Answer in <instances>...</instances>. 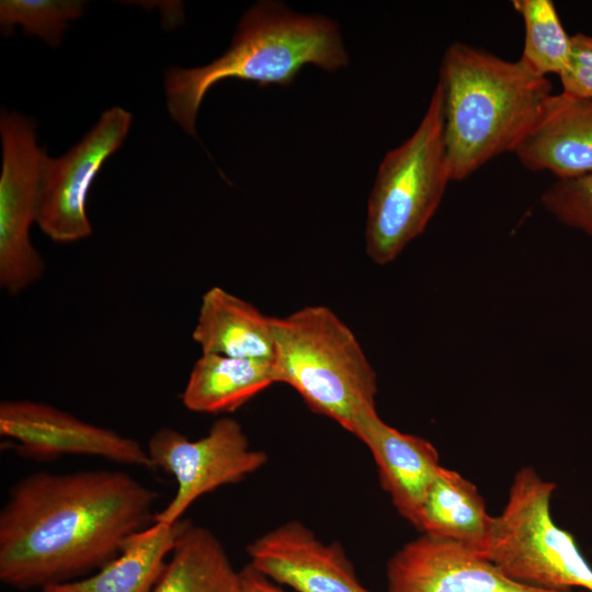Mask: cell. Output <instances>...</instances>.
<instances>
[{
	"mask_svg": "<svg viewBox=\"0 0 592 592\" xmlns=\"http://www.w3.org/2000/svg\"><path fill=\"white\" fill-rule=\"evenodd\" d=\"M493 516L477 487L455 470L440 467L424 499L418 531L465 545L485 556Z\"/></svg>",
	"mask_w": 592,
	"mask_h": 592,
	"instance_id": "e0dca14e",
	"label": "cell"
},
{
	"mask_svg": "<svg viewBox=\"0 0 592 592\" xmlns=\"http://www.w3.org/2000/svg\"><path fill=\"white\" fill-rule=\"evenodd\" d=\"M0 434L14 441L12 447L20 456L31 459L96 456L152 469L147 449L138 441L44 402L2 400Z\"/></svg>",
	"mask_w": 592,
	"mask_h": 592,
	"instance_id": "30bf717a",
	"label": "cell"
},
{
	"mask_svg": "<svg viewBox=\"0 0 592 592\" xmlns=\"http://www.w3.org/2000/svg\"><path fill=\"white\" fill-rule=\"evenodd\" d=\"M555 483L532 467L514 475L502 512L493 516L485 556L511 579L538 589L592 592V567L574 537L551 516Z\"/></svg>",
	"mask_w": 592,
	"mask_h": 592,
	"instance_id": "8992f818",
	"label": "cell"
},
{
	"mask_svg": "<svg viewBox=\"0 0 592 592\" xmlns=\"http://www.w3.org/2000/svg\"><path fill=\"white\" fill-rule=\"evenodd\" d=\"M272 330L276 383L354 434L360 418L376 409L377 375L352 330L321 305L272 317Z\"/></svg>",
	"mask_w": 592,
	"mask_h": 592,
	"instance_id": "277c9868",
	"label": "cell"
},
{
	"mask_svg": "<svg viewBox=\"0 0 592 592\" xmlns=\"http://www.w3.org/2000/svg\"><path fill=\"white\" fill-rule=\"evenodd\" d=\"M307 64L327 71L346 66L337 24L325 16L294 13L280 2L260 1L242 15L224 55L202 67L166 71L169 114L195 136L201 103L214 84L237 78L261 87L287 86Z\"/></svg>",
	"mask_w": 592,
	"mask_h": 592,
	"instance_id": "3957f363",
	"label": "cell"
},
{
	"mask_svg": "<svg viewBox=\"0 0 592 592\" xmlns=\"http://www.w3.org/2000/svg\"><path fill=\"white\" fill-rule=\"evenodd\" d=\"M386 576L387 592H572L520 583L478 551L424 534L391 556Z\"/></svg>",
	"mask_w": 592,
	"mask_h": 592,
	"instance_id": "8fae6325",
	"label": "cell"
},
{
	"mask_svg": "<svg viewBox=\"0 0 592 592\" xmlns=\"http://www.w3.org/2000/svg\"><path fill=\"white\" fill-rule=\"evenodd\" d=\"M2 164L0 173V284L18 294L35 283L44 262L30 239L35 223L41 162L35 126L15 111L0 115Z\"/></svg>",
	"mask_w": 592,
	"mask_h": 592,
	"instance_id": "ba28073f",
	"label": "cell"
},
{
	"mask_svg": "<svg viewBox=\"0 0 592 592\" xmlns=\"http://www.w3.org/2000/svg\"><path fill=\"white\" fill-rule=\"evenodd\" d=\"M247 553L252 568L296 592H373L339 543H325L297 520L262 534Z\"/></svg>",
	"mask_w": 592,
	"mask_h": 592,
	"instance_id": "7c38bea8",
	"label": "cell"
},
{
	"mask_svg": "<svg viewBox=\"0 0 592 592\" xmlns=\"http://www.w3.org/2000/svg\"><path fill=\"white\" fill-rule=\"evenodd\" d=\"M152 592H242L240 570L212 531L187 521Z\"/></svg>",
	"mask_w": 592,
	"mask_h": 592,
	"instance_id": "d6986e66",
	"label": "cell"
},
{
	"mask_svg": "<svg viewBox=\"0 0 592 592\" xmlns=\"http://www.w3.org/2000/svg\"><path fill=\"white\" fill-rule=\"evenodd\" d=\"M275 383L272 361L202 353L180 398L193 412H234Z\"/></svg>",
	"mask_w": 592,
	"mask_h": 592,
	"instance_id": "ac0fdd59",
	"label": "cell"
},
{
	"mask_svg": "<svg viewBox=\"0 0 592 592\" xmlns=\"http://www.w3.org/2000/svg\"><path fill=\"white\" fill-rule=\"evenodd\" d=\"M152 469L174 477L177 491L153 522L174 524L201 497L239 482L266 465L269 456L250 446L242 425L235 419L216 420L206 435L190 440L172 428L157 430L148 442ZM152 522V523H153Z\"/></svg>",
	"mask_w": 592,
	"mask_h": 592,
	"instance_id": "52a82bcc",
	"label": "cell"
},
{
	"mask_svg": "<svg viewBox=\"0 0 592 592\" xmlns=\"http://www.w3.org/2000/svg\"><path fill=\"white\" fill-rule=\"evenodd\" d=\"M513 153L528 171L557 179L592 173V99L553 93Z\"/></svg>",
	"mask_w": 592,
	"mask_h": 592,
	"instance_id": "5bb4252c",
	"label": "cell"
},
{
	"mask_svg": "<svg viewBox=\"0 0 592 592\" xmlns=\"http://www.w3.org/2000/svg\"><path fill=\"white\" fill-rule=\"evenodd\" d=\"M187 521L153 522L133 535L119 555L98 571L42 592H152Z\"/></svg>",
	"mask_w": 592,
	"mask_h": 592,
	"instance_id": "2e32d148",
	"label": "cell"
},
{
	"mask_svg": "<svg viewBox=\"0 0 592 592\" xmlns=\"http://www.w3.org/2000/svg\"><path fill=\"white\" fill-rule=\"evenodd\" d=\"M353 435L372 453L382 488L397 512L418 528L424 499L441 467L436 448L387 424L376 409L360 418Z\"/></svg>",
	"mask_w": 592,
	"mask_h": 592,
	"instance_id": "4fadbf2b",
	"label": "cell"
},
{
	"mask_svg": "<svg viewBox=\"0 0 592 592\" xmlns=\"http://www.w3.org/2000/svg\"><path fill=\"white\" fill-rule=\"evenodd\" d=\"M524 23V45L517 60L531 73L558 77L570 59L571 36L563 29L551 0H513Z\"/></svg>",
	"mask_w": 592,
	"mask_h": 592,
	"instance_id": "ffe728a7",
	"label": "cell"
},
{
	"mask_svg": "<svg viewBox=\"0 0 592 592\" xmlns=\"http://www.w3.org/2000/svg\"><path fill=\"white\" fill-rule=\"evenodd\" d=\"M192 339L205 354L274 362L272 317L219 286L202 296Z\"/></svg>",
	"mask_w": 592,
	"mask_h": 592,
	"instance_id": "9a60e30c",
	"label": "cell"
},
{
	"mask_svg": "<svg viewBox=\"0 0 592 592\" xmlns=\"http://www.w3.org/2000/svg\"><path fill=\"white\" fill-rule=\"evenodd\" d=\"M449 181L442 92L436 84L414 133L388 151L378 168L365 227V250L374 263L392 262L423 232Z\"/></svg>",
	"mask_w": 592,
	"mask_h": 592,
	"instance_id": "5b68a950",
	"label": "cell"
},
{
	"mask_svg": "<svg viewBox=\"0 0 592 592\" xmlns=\"http://www.w3.org/2000/svg\"><path fill=\"white\" fill-rule=\"evenodd\" d=\"M540 201L561 224L592 237V173L557 179L545 190Z\"/></svg>",
	"mask_w": 592,
	"mask_h": 592,
	"instance_id": "7402d4cb",
	"label": "cell"
},
{
	"mask_svg": "<svg viewBox=\"0 0 592 592\" xmlns=\"http://www.w3.org/2000/svg\"><path fill=\"white\" fill-rule=\"evenodd\" d=\"M84 8L81 0H1V30L7 34L21 26L25 34L56 48L69 23L79 19Z\"/></svg>",
	"mask_w": 592,
	"mask_h": 592,
	"instance_id": "44dd1931",
	"label": "cell"
},
{
	"mask_svg": "<svg viewBox=\"0 0 592 592\" xmlns=\"http://www.w3.org/2000/svg\"><path fill=\"white\" fill-rule=\"evenodd\" d=\"M132 121L128 111L113 106L66 153L50 158L44 152L35 223L53 241L71 243L92 234L88 192L103 163L122 146Z\"/></svg>",
	"mask_w": 592,
	"mask_h": 592,
	"instance_id": "9c48e42d",
	"label": "cell"
},
{
	"mask_svg": "<svg viewBox=\"0 0 592 592\" xmlns=\"http://www.w3.org/2000/svg\"><path fill=\"white\" fill-rule=\"evenodd\" d=\"M158 497L123 470L23 477L0 511V581L43 590L98 571L153 522Z\"/></svg>",
	"mask_w": 592,
	"mask_h": 592,
	"instance_id": "6da1fadb",
	"label": "cell"
},
{
	"mask_svg": "<svg viewBox=\"0 0 592 592\" xmlns=\"http://www.w3.org/2000/svg\"><path fill=\"white\" fill-rule=\"evenodd\" d=\"M437 84L452 181L514 152L553 94L548 78L462 42L446 48Z\"/></svg>",
	"mask_w": 592,
	"mask_h": 592,
	"instance_id": "7a4b0ae2",
	"label": "cell"
},
{
	"mask_svg": "<svg viewBox=\"0 0 592 592\" xmlns=\"http://www.w3.org/2000/svg\"><path fill=\"white\" fill-rule=\"evenodd\" d=\"M559 79L561 92L592 99V35L577 33L571 36L569 64Z\"/></svg>",
	"mask_w": 592,
	"mask_h": 592,
	"instance_id": "603a6c76",
	"label": "cell"
},
{
	"mask_svg": "<svg viewBox=\"0 0 592 592\" xmlns=\"http://www.w3.org/2000/svg\"><path fill=\"white\" fill-rule=\"evenodd\" d=\"M242 592H287L249 563L240 570Z\"/></svg>",
	"mask_w": 592,
	"mask_h": 592,
	"instance_id": "cb8c5ba5",
	"label": "cell"
}]
</instances>
